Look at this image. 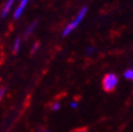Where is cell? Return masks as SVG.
<instances>
[{"mask_svg": "<svg viewBox=\"0 0 133 132\" xmlns=\"http://www.w3.org/2000/svg\"><path fill=\"white\" fill-rule=\"evenodd\" d=\"M87 12H88V8L87 6H83L81 10H79V12L78 13L76 18H75L71 22H69V24L66 25V27H65V29L63 30L62 35L64 36V37L65 36H68L69 34H70V33L72 32V31H74L79 24H81V22L83 21V19L85 18Z\"/></svg>", "mask_w": 133, "mask_h": 132, "instance_id": "6da1fadb", "label": "cell"}, {"mask_svg": "<svg viewBox=\"0 0 133 132\" xmlns=\"http://www.w3.org/2000/svg\"><path fill=\"white\" fill-rule=\"evenodd\" d=\"M118 77L114 73H108L104 77L103 80V87L105 91H113L118 85Z\"/></svg>", "mask_w": 133, "mask_h": 132, "instance_id": "7a4b0ae2", "label": "cell"}, {"mask_svg": "<svg viewBox=\"0 0 133 132\" xmlns=\"http://www.w3.org/2000/svg\"><path fill=\"white\" fill-rule=\"evenodd\" d=\"M28 2H29V0H21L19 5V8H17V9L14 12V19H19V17L22 15V12L24 11L26 6L28 5Z\"/></svg>", "mask_w": 133, "mask_h": 132, "instance_id": "3957f363", "label": "cell"}, {"mask_svg": "<svg viewBox=\"0 0 133 132\" xmlns=\"http://www.w3.org/2000/svg\"><path fill=\"white\" fill-rule=\"evenodd\" d=\"M14 2H15V0H8V2L6 3L4 8L2 9V12H1V17H2V18H5V17L8 15V13L10 10V8H12Z\"/></svg>", "mask_w": 133, "mask_h": 132, "instance_id": "277c9868", "label": "cell"}, {"mask_svg": "<svg viewBox=\"0 0 133 132\" xmlns=\"http://www.w3.org/2000/svg\"><path fill=\"white\" fill-rule=\"evenodd\" d=\"M36 26H37V21H34V22L31 23L29 27H28V29L26 30V31H25V36H26V37H28L29 35H31V33L33 32V31L35 30Z\"/></svg>", "mask_w": 133, "mask_h": 132, "instance_id": "5b68a950", "label": "cell"}, {"mask_svg": "<svg viewBox=\"0 0 133 132\" xmlns=\"http://www.w3.org/2000/svg\"><path fill=\"white\" fill-rule=\"evenodd\" d=\"M124 78L128 81H133V69L129 68L124 72Z\"/></svg>", "mask_w": 133, "mask_h": 132, "instance_id": "8992f818", "label": "cell"}, {"mask_svg": "<svg viewBox=\"0 0 133 132\" xmlns=\"http://www.w3.org/2000/svg\"><path fill=\"white\" fill-rule=\"evenodd\" d=\"M95 51H96V48L94 47V46H88L85 50L86 56H91L92 54H94V52Z\"/></svg>", "mask_w": 133, "mask_h": 132, "instance_id": "52a82bcc", "label": "cell"}, {"mask_svg": "<svg viewBox=\"0 0 133 132\" xmlns=\"http://www.w3.org/2000/svg\"><path fill=\"white\" fill-rule=\"evenodd\" d=\"M19 46H21V39L19 38H17L15 40V43H14V52L17 53V52L19 50Z\"/></svg>", "mask_w": 133, "mask_h": 132, "instance_id": "ba28073f", "label": "cell"}, {"mask_svg": "<svg viewBox=\"0 0 133 132\" xmlns=\"http://www.w3.org/2000/svg\"><path fill=\"white\" fill-rule=\"evenodd\" d=\"M52 109L54 110V111H58V110L60 109V103H54L52 105Z\"/></svg>", "mask_w": 133, "mask_h": 132, "instance_id": "9c48e42d", "label": "cell"}, {"mask_svg": "<svg viewBox=\"0 0 133 132\" xmlns=\"http://www.w3.org/2000/svg\"><path fill=\"white\" fill-rule=\"evenodd\" d=\"M38 48H39V43H36L35 44H34V45H33V47H32V49H31V53H35L36 51H37V49Z\"/></svg>", "mask_w": 133, "mask_h": 132, "instance_id": "30bf717a", "label": "cell"}, {"mask_svg": "<svg viewBox=\"0 0 133 132\" xmlns=\"http://www.w3.org/2000/svg\"><path fill=\"white\" fill-rule=\"evenodd\" d=\"M70 107L73 108V109H76V108L78 107V103H77V102H75V101L71 102V103H70Z\"/></svg>", "mask_w": 133, "mask_h": 132, "instance_id": "8fae6325", "label": "cell"}, {"mask_svg": "<svg viewBox=\"0 0 133 132\" xmlns=\"http://www.w3.org/2000/svg\"><path fill=\"white\" fill-rule=\"evenodd\" d=\"M5 91H6V89H5V88H3V89L0 90V100L2 99V97H3V95H4Z\"/></svg>", "mask_w": 133, "mask_h": 132, "instance_id": "7c38bea8", "label": "cell"}, {"mask_svg": "<svg viewBox=\"0 0 133 132\" xmlns=\"http://www.w3.org/2000/svg\"><path fill=\"white\" fill-rule=\"evenodd\" d=\"M77 132H88V131L85 129H82V130H79V131H77Z\"/></svg>", "mask_w": 133, "mask_h": 132, "instance_id": "4fadbf2b", "label": "cell"}, {"mask_svg": "<svg viewBox=\"0 0 133 132\" xmlns=\"http://www.w3.org/2000/svg\"><path fill=\"white\" fill-rule=\"evenodd\" d=\"M46 132H47V131H46Z\"/></svg>", "mask_w": 133, "mask_h": 132, "instance_id": "5bb4252c", "label": "cell"}]
</instances>
